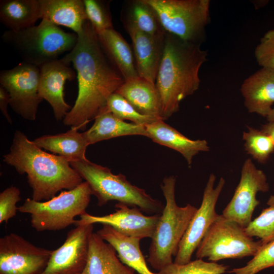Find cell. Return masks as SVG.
I'll list each match as a JSON object with an SVG mask.
<instances>
[{
	"label": "cell",
	"instance_id": "8d00e7d4",
	"mask_svg": "<svg viewBox=\"0 0 274 274\" xmlns=\"http://www.w3.org/2000/svg\"><path fill=\"white\" fill-rule=\"evenodd\" d=\"M10 104V96L8 92L0 86V110L8 122L12 124V120L8 111V105Z\"/></svg>",
	"mask_w": 274,
	"mask_h": 274
},
{
	"label": "cell",
	"instance_id": "5b68a950",
	"mask_svg": "<svg viewBox=\"0 0 274 274\" xmlns=\"http://www.w3.org/2000/svg\"><path fill=\"white\" fill-rule=\"evenodd\" d=\"M71 166L87 182L92 195L101 207L111 200L136 207L147 214H161L163 204L146 191L131 184L125 176L113 174L107 167L91 162L87 158L70 162Z\"/></svg>",
	"mask_w": 274,
	"mask_h": 274
},
{
	"label": "cell",
	"instance_id": "4dcf8cb0",
	"mask_svg": "<svg viewBox=\"0 0 274 274\" xmlns=\"http://www.w3.org/2000/svg\"><path fill=\"white\" fill-rule=\"evenodd\" d=\"M106 107L118 118L123 121L130 120L132 123L145 126L162 119L140 113L124 97L116 92L109 97Z\"/></svg>",
	"mask_w": 274,
	"mask_h": 274
},
{
	"label": "cell",
	"instance_id": "ffe728a7",
	"mask_svg": "<svg viewBox=\"0 0 274 274\" xmlns=\"http://www.w3.org/2000/svg\"><path fill=\"white\" fill-rule=\"evenodd\" d=\"M81 274H135L134 270L123 264L115 249L97 233L89 237L86 265Z\"/></svg>",
	"mask_w": 274,
	"mask_h": 274
},
{
	"label": "cell",
	"instance_id": "d6986e66",
	"mask_svg": "<svg viewBox=\"0 0 274 274\" xmlns=\"http://www.w3.org/2000/svg\"><path fill=\"white\" fill-rule=\"evenodd\" d=\"M145 127L148 138L154 142L178 151L190 166L196 155L200 152L210 150L206 140H190L165 123L162 119H159Z\"/></svg>",
	"mask_w": 274,
	"mask_h": 274
},
{
	"label": "cell",
	"instance_id": "83f0119b",
	"mask_svg": "<svg viewBox=\"0 0 274 274\" xmlns=\"http://www.w3.org/2000/svg\"><path fill=\"white\" fill-rule=\"evenodd\" d=\"M122 19L125 28H132L152 35L165 32L155 11L145 0L127 2Z\"/></svg>",
	"mask_w": 274,
	"mask_h": 274
},
{
	"label": "cell",
	"instance_id": "ac0fdd59",
	"mask_svg": "<svg viewBox=\"0 0 274 274\" xmlns=\"http://www.w3.org/2000/svg\"><path fill=\"white\" fill-rule=\"evenodd\" d=\"M241 91L248 111L266 117L274 103V70L261 67L244 81Z\"/></svg>",
	"mask_w": 274,
	"mask_h": 274
},
{
	"label": "cell",
	"instance_id": "9a60e30c",
	"mask_svg": "<svg viewBox=\"0 0 274 274\" xmlns=\"http://www.w3.org/2000/svg\"><path fill=\"white\" fill-rule=\"evenodd\" d=\"M115 212L104 216L90 215L87 212L80 216L75 225L99 223L112 226L125 235L138 238H152L161 214L144 215L138 208L120 202L115 206Z\"/></svg>",
	"mask_w": 274,
	"mask_h": 274
},
{
	"label": "cell",
	"instance_id": "30bf717a",
	"mask_svg": "<svg viewBox=\"0 0 274 274\" xmlns=\"http://www.w3.org/2000/svg\"><path fill=\"white\" fill-rule=\"evenodd\" d=\"M40 74V67L23 61L0 72V84L9 94V105L28 120L36 119L43 100L39 93Z\"/></svg>",
	"mask_w": 274,
	"mask_h": 274
},
{
	"label": "cell",
	"instance_id": "ba28073f",
	"mask_svg": "<svg viewBox=\"0 0 274 274\" xmlns=\"http://www.w3.org/2000/svg\"><path fill=\"white\" fill-rule=\"evenodd\" d=\"M155 11L165 32L201 44L210 20L209 0H145Z\"/></svg>",
	"mask_w": 274,
	"mask_h": 274
},
{
	"label": "cell",
	"instance_id": "8992f818",
	"mask_svg": "<svg viewBox=\"0 0 274 274\" xmlns=\"http://www.w3.org/2000/svg\"><path fill=\"white\" fill-rule=\"evenodd\" d=\"M78 38L76 33L66 32L45 20L20 30H6L2 35L3 42L12 47L23 62L39 67L70 52Z\"/></svg>",
	"mask_w": 274,
	"mask_h": 274
},
{
	"label": "cell",
	"instance_id": "e575fe53",
	"mask_svg": "<svg viewBox=\"0 0 274 274\" xmlns=\"http://www.w3.org/2000/svg\"><path fill=\"white\" fill-rule=\"evenodd\" d=\"M21 200L20 191L11 186L0 193V223H7L16 215L18 207L17 203Z\"/></svg>",
	"mask_w": 274,
	"mask_h": 274
},
{
	"label": "cell",
	"instance_id": "3957f363",
	"mask_svg": "<svg viewBox=\"0 0 274 274\" xmlns=\"http://www.w3.org/2000/svg\"><path fill=\"white\" fill-rule=\"evenodd\" d=\"M200 46L166 32L163 56L155 83L163 120L178 112L181 102L199 88V70L208 56L207 51Z\"/></svg>",
	"mask_w": 274,
	"mask_h": 274
},
{
	"label": "cell",
	"instance_id": "7402d4cb",
	"mask_svg": "<svg viewBox=\"0 0 274 274\" xmlns=\"http://www.w3.org/2000/svg\"><path fill=\"white\" fill-rule=\"evenodd\" d=\"M116 92L140 113L162 119L160 98L155 83L139 77L125 81Z\"/></svg>",
	"mask_w": 274,
	"mask_h": 274
},
{
	"label": "cell",
	"instance_id": "484cf974",
	"mask_svg": "<svg viewBox=\"0 0 274 274\" xmlns=\"http://www.w3.org/2000/svg\"><path fill=\"white\" fill-rule=\"evenodd\" d=\"M32 142L39 148L58 154L69 162L86 159L89 146L83 132L75 127L65 132L41 136Z\"/></svg>",
	"mask_w": 274,
	"mask_h": 274
},
{
	"label": "cell",
	"instance_id": "d590c367",
	"mask_svg": "<svg viewBox=\"0 0 274 274\" xmlns=\"http://www.w3.org/2000/svg\"><path fill=\"white\" fill-rule=\"evenodd\" d=\"M254 55L261 67L274 70V28L268 30L261 38Z\"/></svg>",
	"mask_w": 274,
	"mask_h": 274
},
{
	"label": "cell",
	"instance_id": "603a6c76",
	"mask_svg": "<svg viewBox=\"0 0 274 274\" xmlns=\"http://www.w3.org/2000/svg\"><path fill=\"white\" fill-rule=\"evenodd\" d=\"M83 133L89 145L125 135L148 136L145 126L126 122L118 118L108 110L107 107L96 116L93 125Z\"/></svg>",
	"mask_w": 274,
	"mask_h": 274
},
{
	"label": "cell",
	"instance_id": "4316f807",
	"mask_svg": "<svg viewBox=\"0 0 274 274\" xmlns=\"http://www.w3.org/2000/svg\"><path fill=\"white\" fill-rule=\"evenodd\" d=\"M41 19L40 0H1L0 21L8 30L18 31L35 25Z\"/></svg>",
	"mask_w": 274,
	"mask_h": 274
},
{
	"label": "cell",
	"instance_id": "d6a6232c",
	"mask_svg": "<svg viewBox=\"0 0 274 274\" xmlns=\"http://www.w3.org/2000/svg\"><path fill=\"white\" fill-rule=\"evenodd\" d=\"M87 20L97 34L113 28L112 18L108 2L83 0Z\"/></svg>",
	"mask_w": 274,
	"mask_h": 274
},
{
	"label": "cell",
	"instance_id": "9c48e42d",
	"mask_svg": "<svg viewBox=\"0 0 274 274\" xmlns=\"http://www.w3.org/2000/svg\"><path fill=\"white\" fill-rule=\"evenodd\" d=\"M254 241L236 222L219 215L196 250L197 259L211 262L254 256L262 245Z\"/></svg>",
	"mask_w": 274,
	"mask_h": 274
},
{
	"label": "cell",
	"instance_id": "8fae6325",
	"mask_svg": "<svg viewBox=\"0 0 274 274\" xmlns=\"http://www.w3.org/2000/svg\"><path fill=\"white\" fill-rule=\"evenodd\" d=\"M216 177L211 174L204 190L202 200L199 209L191 219L179 244L174 263L179 264L190 262L208 230L219 215L215 207L225 181L221 178L214 188Z\"/></svg>",
	"mask_w": 274,
	"mask_h": 274
},
{
	"label": "cell",
	"instance_id": "7a4b0ae2",
	"mask_svg": "<svg viewBox=\"0 0 274 274\" xmlns=\"http://www.w3.org/2000/svg\"><path fill=\"white\" fill-rule=\"evenodd\" d=\"M3 161L19 174L27 175L32 199L48 200L63 189H73L83 181L65 158L48 153L20 130L15 131L8 153Z\"/></svg>",
	"mask_w": 274,
	"mask_h": 274
},
{
	"label": "cell",
	"instance_id": "5bb4252c",
	"mask_svg": "<svg viewBox=\"0 0 274 274\" xmlns=\"http://www.w3.org/2000/svg\"><path fill=\"white\" fill-rule=\"evenodd\" d=\"M69 231L65 241L53 250L47 264L39 274H80L86 265L89 237L93 224H78Z\"/></svg>",
	"mask_w": 274,
	"mask_h": 274
},
{
	"label": "cell",
	"instance_id": "cb8c5ba5",
	"mask_svg": "<svg viewBox=\"0 0 274 274\" xmlns=\"http://www.w3.org/2000/svg\"><path fill=\"white\" fill-rule=\"evenodd\" d=\"M96 233L115 249L123 264L139 274H157L150 270L147 264L140 249L141 239L125 235L106 224Z\"/></svg>",
	"mask_w": 274,
	"mask_h": 274
},
{
	"label": "cell",
	"instance_id": "44dd1931",
	"mask_svg": "<svg viewBox=\"0 0 274 274\" xmlns=\"http://www.w3.org/2000/svg\"><path fill=\"white\" fill-rule=\"evenodd\" d=\"M41 19L73 30L77 35L88 20L83 0H40Z\"/></svg>",
	"mask_w": 274,
	"mask_h": 274
},
{
	"label": "cell",
	"instance_id": "f1b7e54d",
	"mask_svg": "<svg viewBox=\"0 0 274 274\" xmlns=\"http://www.w3.org/2000/svg\"><path fill=\"white\" fill-rule=\"evenodd\" d=\"M248 131H244L243 140L248 154L259 163H264L274 153V142L261 130L247 126Z\"/></svg>",
	"mask_w": 274,
	"mask_h": 274
},
{
	"label": "cell",
	"instance_id": "f546056e",
	"mask_svg": "<svg viewBox=\"0 0 274 274\" xmlns=\"http://www.w3.org/2000/svg\"><path fill=\"white\" fill-rule=\"evenodd\" d=\"M268 207L244 228L250 237L260 239L262 244L274 241V195H270L267 201Z\"/></svg>",
	"mask_w": 274,
	"mask_h": 274
},
{
	"label": "cell",
	"instance_id": "4fadbf2b",
	"mask_svg": "<svg viewBox=\"0 0 274 274\" xmlns=\"http://www.w3.org/2000/svg\"><path fill=\"white\" fill-rule=\"evenodd\" d=\"M53 250L37 247L11 233L0 238V274H39Z\"/></svg>",
	"mask_w": 274,
	"mask_h": 274
},
{
	"label": "cell",
	"instance_id": "ab89813d",
	"mask_svg": "<svg viewBox=\"0 0 274 274\" xmlns=\"http://www.w3.org/2000/svg\"><path fill=\"white\" fill-rule=\"evenodd\" d=\"M80 274H81V273H80Z\"/></svg>",
	"mask_w": 274,
	"mask_h": 274
},
{
	"label": "cell",
	"instance_id": "6da1fadb",
	"mask_svg": "<svg viewBox=\"0 0 274 274\" xmlns=\"http://www.w3.org/2000/svg\"><path fill=\"white\" fill-rule=\"evenodd\" d=\"M77 35L75 46L61 58L73 64L78 84L77 99L63 123L82 130L107 106L109 97L125 80L106 54L97 33L88 20Z\"/></svg>",
	"mask_w": 274,
	"mask_h": 274
},
{
	"label": "cell",
	"instance_id": "74e56055",
	"mask_svg": "<svg viewBox=\"0 0 274 274\" xmlns=\"http://www.w3.org/2000/svg\"><path fill=\"white\" fill-rule=\"evenodd\" d=\"M261 130L269 136L274 142V121H268L262 126Z\"/></svg>",
	"mask_w": 274,
	"mask_h": 274
},
{
	"label": "cell",
	"instance_id": "1f68e13d",
	"mask_svg": "<svg viewBox=\"0 0 274 274\" xmlns=\"http://www.w3.org/2000/svg\"><path fill=\"white\" fill-rule=\"evenodd\" d=\"M228 266L216 262H206L197 259L179 264L174 262L157 272V274H224Z\"/></svg>",
	"mask_w": 274,
	"mask_h": 274
},
{
	"label": "cell",
	"instance_id": "d4e9b609",
	"mask_svg": "<svg viewBox=\"0 0 274 274\" xmlns=\"http://www.w3.org/2000/svg\"><path fill=\"white\" fill-rule=\"evenodd\" d=\"M97 35L106 54L124 80L139 77L132 50L122 36L114 28Z\"/></svg>",
	"mask_w": 274,
	"mask_h": 274
},
{
	"label": "cell",
	"instance_id": "836d02e7",
	"mask_svg": "<svg viewBox=\"0 0 274 274\" xmlns=\"http://www.w3.org/2000/svg\"><path fill=\"white\" fill-rule=\"evenodd\" d=\"M274 267V241L263 244L246 265L233 268L232 274H257L261 270Z\"/></svg>",
	"mask_w": 274,
	"mask_h": 274
},
{
	"label": "cell",
	"instance_id": "7c38bea8",
	"mask_svg": "<svg viewBox=\"0 0 274 274\" xmlns=\"http://www.w3.org/2000/svg\"><path fill=\"white\" fill-rule=\"evenodd\" d=\"M269 189L264 173L257 168L251 159H246L242 166L239 182L222 215L246 228L252 221L254 210L260 204L256 198L257 193L267 192Z\"/></svg>",
	"mask_w": 274,
	"mask_h": 274
},
{
	"label": "cell",
	"instance_id": "f35d334b",
	"mask_svg": "<svg viewBox=\"0 0 274 274\" xmlns=\"http://www.w3.org/2000/svg\"><path fill=\"white\" fill-rule=\"evenodd\" d=\"M266 119L268 121H274V109H272L270 112L266 116Z\"/></svg>",
	"mask_w": 274,
	"mask_h": 274
},
{
	"label": "cell",
	"instance_id": "e0dca14e",
	"mask_svg": "<svg viewBox=\"0 0 274 274\" xmlns=\"http://www.w3.org/2000/svg\"><path fill=\"white\" fill-rule=\"evenodd\" d=\"M125 29L132 41L139 77L155 83L163 56L166 32L152 35L132 28Z\"/></svg>",
	"mask_w": 274,
	"mask_h": 274
},
{
	"label": "cell",
	"instance_id": "277c9868",
	"mask_svg": "<svg viewBox=\"0 0 274 274\" xmlns=\"http://www.w3.org/2000/svg\"><path fill=\"white\" fill-rule=\"evenodd\" d=\"M176 178L165 177L161 188L165 206L161 213L151 238L147 261L154 269L160 271L173 262L179 244L197 208L190 203L177 205L175 199Z\"/></svg>",
	"mask_w": 274,
	"mask_h": 274
},
{
	"label": "cell",
	"instance_id": "52a82bcc",
	"mask_svg": "<svg viewBox=\"0 0 274 274\" xmlns=\"http://www.w3.org/2000/svg\"><path fill=\"white\" fill-rule=\"evenodd\" d=\"M91 195L88 184L84 181L45 201L27 198L18 211L30 214L31 226L38 232L60 230L75 224V218L86 213Z\"/></svg>",
	"mask_w": 274,
	"mask_h": 274
},
{
	"label": "cell",
	"instance_id": "2e32d148",
	"mask_svg": "<svg viewBox=\"0 0 274 274\" xmlns=\"http://www.w3.org/2000/svg\"><path fill=\"white\" fill-rule=\"evenodd\" d=\"M40 68L39 95L50 105L56 120H63L71 109L64 100V85L66 81L74 80L77 74L61 59L45 63Z\"/></svg>",
	"mask_w": 274,
	"mask_h": 274
}]
</instances>
